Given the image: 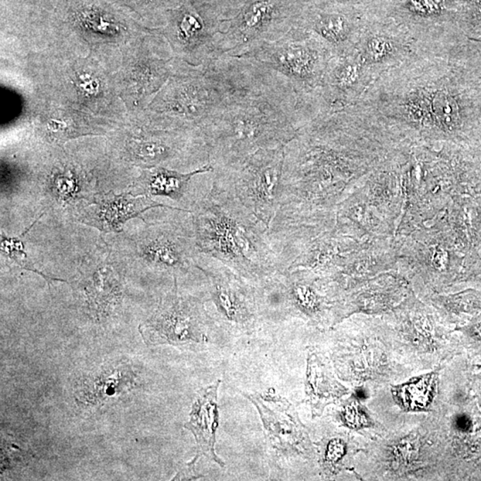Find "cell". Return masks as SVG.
<instances>
[{
    "label": "cell",
    "mask_w": 481,
    "mask_h": 481,
    "mask_svg": "<svg viewBox=\"0 0 481 481\" xmlns=\"http://www.w3.org/2000/svg\"><path fill=\"white\" fill-rule=\"evenodd\" d=\"M237 90L202 127L214 170L241 165L255 153L285 148L304 126V109L287 78L244 58Z\"/></svg>",
    "instance_id": "obj_1"
},
{
    "label": "cell",
    "mask_w": 481,
    "mask_h": 481,
    "mask_svg": "<svg viewBox=\"0 0 481 481\" xmlns=\"http://www.w3.org/2000/svg\"><path fill=\"white\" fill-rule=\"evenodd\" d=\"M193 217L201 254L223 262L254 285L279 273L268 227L215 174L213 189Z\"/></svg>",
    "instance_id": "obj_2"
},
{
    "label": "cell",
    "mask_w": 481,
    "mask_h": 481,
    "mask_svg": "<svg viewBox=\"0 0 481 481\" xmlns=\"http://www.w3.org/2000/svg\"><path fill=\"white\" fill-rule=\"evenodd\" d=\"M473 360L465 352L440 371L432 412L438 480H481V409L472 386Z\"/></svg>",
    "instance_id": "obj_3"
},
{
    "label": "cell",
    "mask_w": 481,
    "mask_h": 481,
    "mask_svg": "<svg viewBox=\"0 0 481 481\" xmlns=\"http://www.w3.org/2000/svg\"><path fill=\"white\" fill-rule=\"evenodd\" d=\"M329 332L332 344L326 353L351 390L364 388L371 396L415 375L388 342L381 316L354 315Z\"/></svg>",
    "instance_id": "obj_4"
},
{
    "label": "cell",
    "mask_w": 481,
    "mask_h": 481,
    "mask_svg": "<svg viewBox=\"0 0 481 481\" xmlns=\"http://www.w3.org/2000/svg\"><path fill=\"white\" fill-rule=\"evenodd\" d=\"M386 429L358 453L356 472L360 480H438L432 415H402Z\"/></svg>",
    "instance_id": "obj_5"
},
{
    "label": "cell",
    "mask_w": 481,
    "mask_h": 481,
    "mask_svg": "<svg viewBox=\"0 0 481 481\" xmlns=\"http://www.w3.org/2000/svg\"><path fill=\"white\" fill-rule=\"evenodd\" d=\"M381 319L388 342L415 374L444 367L465 352L455 327L415 292Z\"/></svg>",
    "instance_id": "obj_6"
},
{
    "label": "cell",
    "mask_w": 481,
    "mask_h": 481,
    "mask_svg": "<svg viewBox=\"0 0 481 481\" xmlns=\"http://www.w3.org/2000/svg\"><path fill=\"white\" fill-rule=\"evenodd\" d=\"M259 314L292 316L326 332L335 326L340 296L330 280L309 269L278 273L256 286Z\"/></svg>",
    "instance_id": "obj_7"
},
{
    "label": "cell",
    "mask_w": 481,
    "mask_h": 481,
    "mask_svg": "<svg viewBox=\"0 0 481 481\" xmlns=\"http://www.w3.org/2000/svg\"><path fill=\"white\" fill-rule=\"evenodd\" d=\"M146 226L138 243V251L140 259L148 268L179 280L200 271L196 259L201 252L193 213L172 209L160 220L146 223Z\"/></svg>",
    "instance_id": "obj_8"
},
{
    "label": "cell",
    "mask_w": 481,
    "mask_h": 481,
    "mask_svg": "<svg viewBox=\"0 0 481 481\" xmlns=\"http://www.w3.org/2000/svg\"><path fill=\"white\" fill-rule=\"evenodd\" d=\"M213 323L206 302L182 292L179 279L174 278L172 287L160 298L155 312L138 330L146 345L167 344L183 349L207 343Z\"/></svg>",
    "instance_id": "obj_9"
},
{
    "label": "cell",
    "mask_w": 481,
    "mask_h": 481,
    "mask_svg": "<svg viewBox=\"0 0 481 481\" xmlns=\"http://www.w3.org/2000/svg\"><path fill=\"white\" fill-rule=\"evenodd\" d=\"M285 148L261 150L241 165L214 170L258 220L269 228L279 208Z\"/></svg>",
    "instance_id": "obj_10"
},
{
    "label": "cell",
    "mask_w": 481,
    "mask_h": 481,
    "mask_svg": "<svg viewBox=\"0 0 481 481\" xmlns=\"http://www.w3.org/2000/svg\"><path fill=\"white\" fill-rule=\"evenodd\" d=\"M196 263L206 276L208 300L215 312L213 319L233 332H254L261 319L255 286L210 256L200 254Z\"/></svg>",
    "instance_id": "obj_11"
},
{
    "label": "cell",
    "mask_w": 481,
    "mask_h": 481,
    "mask_svg": "<svg viewBox=\"0 0 481 481\" xmlns=\"http://www.w3.org/2000/svg\"><path fill=\"white\" fill-rule=\"evenodd\" d=\"M264 64L287 78L304 104V91L319 80L323 53L311 34L295 27L275 42L257 44L238 57Z\"/></svg>",
    "instance_id": "obj_12"
},
{
    "label": "cell",
    "mask_w": 481,
    "mask_h": 481,
    "mask_svg": "<svg viewBox=\"0 0 481 481\" xmlns=\"http://www.w3.org/2000/svg\"><path fill=\"white\" fill-rule=\"evenodd\" d=\"M261 416L268 448L276 458L299 457L316 463L315 443L295 405L278 396L248 394Z\"/></svg>",
    "instance_id": "obj_13"
},
{
    "label": "cell",
    "mask_w": 481,
    "mask_h": 481,
    "mask_svg": "<svg viewBox=\"0 0 481 481\" xmlns=\"http://www.w3.org/2000/svg\"><path fill=\"white\" fill-rule=\"evenodd\" d=\"M442 367L380 388L368 398V407L384 426L402 415L432 414L438 400Z\"/></svg>",
    "instance_id": "obj_14"
},
{
    "label": "cell",
    "mask_w": 481,
    "mask_h": 481,
    "mask_svg": "<svg viewBox=\"0 0 481 481\" xmlns=\"http://www.w3.org/2000/svg\"><path fill=\"white\" fill-rule=\"evenodd\" d=\"M412 292L410 282L399 269L364 280L340 297L336 306L335 326L354 315H386Z\"/></svg>",
    "instance_id": "obj_15"
},
{
    "label": "cell",
    "mask_w": 481,
    "mask_h": 481,
    "mask_svg": "<svg viewBox=\"0 0 481 481\" xmlns=\"http://www.w3.org/2000/svg\"><path fill=\"white\" fill-rule=\"evenodd\" d=\"M220 23L208 19L194 8L180 13L170 25L167 36L170 45L182 59L194 66H206L216 59V43Z\"/></svg>",
    "instance_id": "obj_16"
},
{
    "label": "cell",
    "mask_w": 481,
    "mask_h": 481,
    "mask_svg": "<svg viewBox=\"0 0 481 481\" xmlns=\"http://www.w3.org/2000/svg\"><path fill=\"white\" fill-rule=\"evenodd\" d=\"M157 208L173 207L156 202L151 197L135 196L131 191L119 194H95L83 208L80 220L102 233L119 234L124 232V227L129 220L140 218L145 221L142 214Z\"/></svg>",
    "instance_id": "obj_17"
},
{
    "label": "cell",
    "mask_w": 481,
    "mask_h": 481,
    "mask_svg": "<svg viewBox=\"0 0 481 481\" xmlns=\"http://www.w3.org/2000/svg\"><path fill=\"white\" fill-rule=\"evenodd\" d=\"M213 170L210 165L190 172H182L162 166L145 169L133 186L131 192L135 196L165 198L175 203L179 210L193 213L198 204L210 192L194 189V179L201 173Z\"/></svg>",
    "instance_id": "obj_18"
},
{
    "label": "cell",
    "mask_w": 481,
    "mask_h": 481,
    "mask_svg": "<svg viewBox=\"0 0 481 481\" xmlns=\"http://www.w3.org/2000/svg\"><path fill=\"white\" fill-rule=\"evenodd\" d=\"M327 428L320 439L314 442L319 475L323 480L348 475L360 480L356 472V458L367 440L338 424Z\"/></svg>",
    "instance_id": "obj_19"
},
{
    "label": "cell",
    "mask_w": 481,
    "mask_h": 481,
    "mask_svg": "<svg viewBox=\"0 0 481 481\" xmlns=\"http://www.w3.org/2000/svg\"><path fill=\"white\" fill-rule=\"evenodd\" d=\"M136 379V372L126 361L108 364L81 381L76 400L85 408H103L134 390Z\"/></svg>",
    "instance_id": "obj_20"
},
{
    "label": "cell",
    "mask_w": 481,
    "mask_h": 481,
    "mask_svg": "<svg viewBox=\"0 0 481 481\" xmlns=\"http://www.w3.org/2000/svg\"><path fill=\"white\" fill-rule=\"evenodd\" d=\"M351 392L345 386L325 351L310 350L307 357L305 404L311 411L312 418L322 417L327 407L336 405Z\"/></svg>",
    "instance_id": "obj_21"
},
{
    "label": "cell",
    "mask_w": 481,
    "mask_h": 481,
    "mask_svg": "<svg viewBox=\"0 0 481 481\" xmlns=\"http://www.w3.org/2000/svg\"><path fill=\"white\" fill-rule=\"evenodd\" d=\"M83 289L88 311L98 321L108 319L117 311L124 299L121 275L109 263L99 265L85 279Z\"/></svg>",
    "instance_id": "obj_22"
},
{
    "label": "cell",
    "mask_w": 481,
    "mask_h": 481,
    "mask_svg": "<svg viewBox=\"0 0 481 481\" xmlns=\"http://www.w3.org/2000/svg\"><path fill=\"white\" fill-rule=\"evenodd\" d=\"M220 381L203 388L193 405L190 421L185 427L193 433L198 445V455L206 456L221 467L222 460L215 453L216 431L218 425V391Z\"/></svg>",
    "instance_id": "obj_23"
},
{
    "label": "cell",
    "mask_w": 481,
    "mask_h": 481,
    "mask_svg": "<svg viewBox=\"0 0 481 481\" xmlns=\"http://www.w3.org/2000/svg\"><path fill=\"white\" fill-rule=\"evenodd\" d=\"M368 398L369 393L364 388H352L347 397L335 405L333 419L340 427L369 441L383 435L387 429L368 407Z\"/></svg>",
    "instance_id": "obj_24"
},
{
    "label": "cell",
    "mask_w": 481,
    "mask_h": 481,
    "mask_svg": "<svg viewBox=\"0 0 481 481\" xmlns=\"http://www.w3.org/2000/svg\"><path fill=\"white\" fill-rule=\"evenodd\" d=\"M432 305L449 325L458 327L481 313V290L468 287L458 292L432 293L421 298Z\"/></svg>",
    "instance_id": "obj_25"
},
{
    "label": "cell",
    "mask_w": 481,
    "mask_h": 481,
    "mask_svg": "<svg viewBox=\"0 0 481 481\" xmlns=\"http://www.w3.org/2000/svg\"><path fill=\"white\" fill-rule=\"evenodd\" d=\"M47 191L61 206H68L84 198L85 182L81 174L64 167L50 174Z\"/></svg>",
    "instance_id": "obj_26"
},
{
    "label": "cell",
    "mask_w": 481,
    "mask_h": 481,
    "mask_svg": "<svg viewBox=\"0 0 481 481\" xmlns=\"http://www.w3.org/2000/svg\"><path fill=\"white\" fill-rule=\"evenodd\" d=\"M310 29L330 45L340 47L350 39L349 20L340 13H323L317 16Z\"/></svg>",
    "instance_id": "obj_27"
},
{
    "label": "cell",
    "mask_w": 481,
    "mask_h": 481,
    "mask_svg": "<svg viewBox=\"0 0 481 481\" xmlns=\"http://www.w3.org/2000/svg\"><path fill=\"white\" fill-rule=\"evenodd\" d=\"M35 223L36 222H34L30 225L21 235H19V237H8L2 233L1 241H0V249H1L2 255L5 256L6 258H8L10 261H12L13 263L18 266L20 268L23 269V271L36 273V274L42 276V278L46 280L49 287L51 283L56 281L66 282V280L51 278V276L43 274L42 272H40V271H37L36 268H34L32 262L30 261L28 255H27L25 251V238L26 234L32 230Z\"/></svg>",
    "instance_id": "obj_28"
},
{
    "label": "cell",
    "mask_w": 481,
    "mask_h": 481,
    "mask_svg": "<svg viewBox=\"0 0 481 481\" xmlns=\"http://www.w3.org/2000/svg\"><path fill=\"white\" fill-rule=\"evenodd\" d=\"M432 105L433 114L440 128L449 132L458 128L459 109L455 98L445 92L439 91L433 97Z\"/></svg>",
    "instance_id": "obj_29"
},
{
    "label": "cell",
    "mask_w": 481,
    "mask_h": 481,
    "mask_svg": "<svg viewBox=\"0 0 481 481\" xmlns=\"http://www.w3.org/2000/svg\"><path fill=\"white\" fill-rule=\"evenodd\" d=\"M360 77V70L358 64L352 60L344 59L331 70L329 85L337 93H346L356 86Z\"/></svg>",
    "instance_id": "obj_30"
},
{
    "label": "cell",
    "mask_w": 481,
    "mask_h": 481,
    "mask_svg": "<svg viewBox=\"0 0 481 481\" xmlns=\"http://www.w3.org/2000/svg\"><path fill=\"white\" fill-rule=\"evenodd\" d=\"M455 330L459 334L465 352L473 360L481 357V313Z\"/></svg>",
    "instance_id": "obj_31"
},
{
    "label": "cell",
    "mask_w": 481,
    "mask_h": 481,
    "mask_svg": "<svg viewBox=\"0 0 481 481\" xmlns=\"http://www.w3.org/2000/svg\"><path fill=\"white\" fill-rule=\"evenodd\" d=\"M465 285L481 290V231L479 242L470 255Z\"/></svg>",
    "instance_id": "obj_32"
},
{
    "label": "cell",
    "mask_w": 481,
    "mask_h": 481,
    "mask_svg": "<svg viewBox=\"0 0 481 481\" xmlns=\"http://www.w3.org/2000/svg\"><path fill=\"white\" fill-rule=\"evenodd\" d=\"M77 88L85 97H95L100 92L101 84L95 75L83 73L78 75Z\"/></svg>",
    "instance_id": "obj_33"
},
{
    "label": "cell",
    "mask_w": 481,
    "mask_h": 481,
    "mask_svg": "<svg viewBox=\"0 0 481 481\" xmlns=\"http://www.w3.org/2000/svg\"><path fill=\"white\" fill-rule=\"evenodd\" d=\"M367 54L374 60L381 59L391 50V43L384 37H374L367 43Z\"/></svg>",
    "instance_id": "obj_34"
},
{
    "label": "cell",
    "mask_w": 481,
    "mask_h": 481,
    "mask_svg": "<svg viewBox=\"0 0 481 481\" xmlns=\"http://www.w3.org/2000/svg\"><path fill=\"white\" fill-rule=\"evenodd\" d=\"M472 391L477 405L481 409V364H474L472 373Z\"/></svg>",
    "instance_id": "obj_35"
},
{
    "label": "cell",
    "mask_w": 481,
    "mask_h": 481,
    "mask_svg": "<svg viewBox=\"0 0 481 481\" xmlns=\"http://www.w3.org/2000/svg\"><path fill=\"white\" fill-rule=\"evenodd\" d=\"M199 455H198L194 458V460L191 461V462L189 463L185 467V469L182 470V472H179L177 473V475L175 477V479L174 480H193V479H198V477H201L200 475H198V474L196 473V465L198 458H199Z\"/></svg>",
    "instance_id": "obj_36"
},
{
    "label": "cell",
    "mask_w": 481,
    "mask_h": 481,
    "mask_svg": "<svg viewBox=\"0 0 481 481\" xmlns=\"http://www.w3.org/2000/svg\"><path fill=\"white\" fill-rule=\"evenodd\" d=\"M414 5L421 12H432L435 9V3L432 0H415Z\"/></svg>",
    "instance_id": "obj_37"
}]
</instances>
